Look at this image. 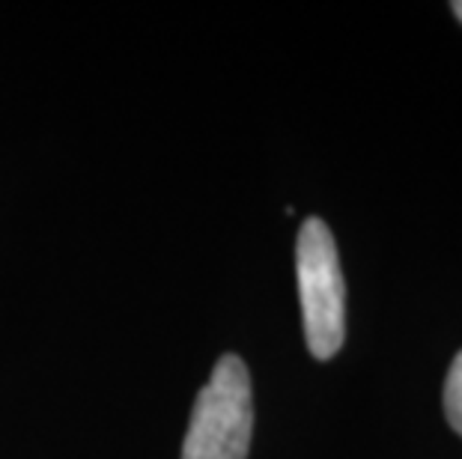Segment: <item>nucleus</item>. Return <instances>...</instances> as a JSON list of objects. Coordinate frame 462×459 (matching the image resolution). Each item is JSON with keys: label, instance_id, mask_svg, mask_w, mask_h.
<instances>
[{"label": "nucleus", "instance_id": "1", "mask_svg": "<svg viewBox=\"0 0 462 459\" xmlns=\"http://www.w3.org/2000/svg\"><path fill=\"white\" fill-rule=\"evenodd\" d=\"M254 436L251 373L239 355H221L198 394L182 459H248Z\"/></svg>", "mask_w": 462, "mask_h": 459}, {"label": "nucleus", "instance_id": "2", "mask_svg": "<svg viewBox=\"0 0 462 459\" xmlns=\"http://www.w3.org/2000/svg\"><path fill=\"white\" fill-rule=\"evenodd\" d=\"M296 275L304 317V337L313 358L328 361L346 337V287L337 245L322 218H308L296 242Z\"/></svg>", "mask_w": 462, "mask_h": 459}, {"label": "nucleus", "instance_id": "3", "mask_svg": "<svg viewBox=\"0 0 462 459\" xmlns=\"http://www.w3.org/2000/svg\"><path fill=\"white\" fill-rule=\"evenodd\" d=\"M445 415L454 433L462 436V353L454 358L445 379Z\"/></svg>", "mask_w": 462, "mask_h": 459}, {"label": "nucleus", "instance_id": "4", "mask_svg": "<svg viewBox=\"0 0 462 459\" xmlns=\"http://www.w3.org/2000/svg\"><path fill=\"white\" fill-rule=\"evenodd\" d=\"M450 9H454V15L459 18V22H462V0H457V4L454 6H450Z\"/></svg>", "mask_w": 462, "mask_h": 459}]
</instances>
